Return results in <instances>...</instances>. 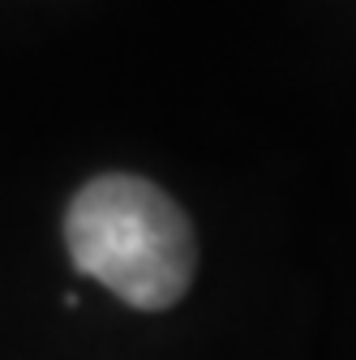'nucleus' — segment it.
<instances>
[{
  "label": "nucleus",
  "mask_w": 356,
  "mask_h": 360,
  "mask_svg": "<svg viewBox=\"0 0 356 360\" xmlns=\"http://www.w3.org/2000/svg\"><path fill=\"white\" fill-rule=\"evenodd\" d=\"M77 270L112 288L133 309H167L185 296L198 245L185 210L142 176L91 180L65 214Z\"/></svg>",
  "instance_id": "obj_1"
}]
</instances>
